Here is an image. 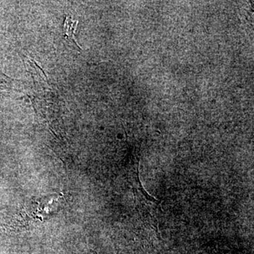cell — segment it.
Masks as SVG:
<instances>
[{"label":"cell","mask_w":254,"mask_h":254,"mask_svg":"<svg viewBox=\"0 0 254 254\" xmlns=\"http://www.w3.org/2000/svg\"><path fill=\"white\" fill-rule=\"evenodd\" d=\"M78 21H73L70 17H66L64 23V29L65 31V36H68V38H71L76 43V46L80 48L79 46L76 43L74 38L75 30L77 26Z\"/></svg>","instance_id":"1"}]
</instances>
